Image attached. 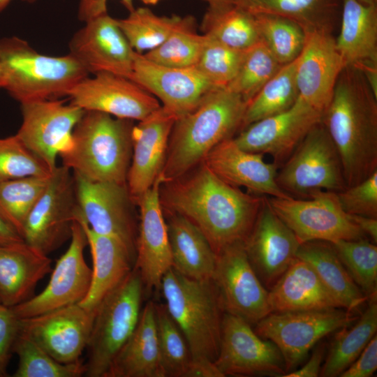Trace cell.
<instances>
[{
	"label": "cell",
	"mask_w": 377,
	"mask_h": 377,
	"mask_svg": "<svg viewBox=\"0 0 377 377\" xmlns=\"http://www.w3.org/2000/svg\"><path fill=\"white\" fill-rule=\"evenodd\" d=\"M268 293L272 312L343 309L313 268L297 257Z\"/></svg>",
	"instance_id": "cell-28"
},
{
	"label": "cell",
	"mask_w": 377,
	"mask_h": 377,
	"mask_svg": "<svg viewBox=\"0 0 377 377\" xmlns=\"http://www.w3.org/2000/svg\"><path fill=\"white\" fill-rule=\"evenodd\" d=\"M146 5H156L162 0H140Z\"/></svg>",
	"instance_id": "cell-60"
},
{
	"label": "cell",
	"mask_w": 377,
	"mask_h": 377,
	"mask_svg": "<svg viewBox=\"0 0 377 377\" xmlns=\"http://www.w3.org/2000/svg\"><path fill=\"white\" fill-rule=\"evenodd\" d=\"M0 63L4 89L20 104L68 96L79 81L89 75L69 53L46 55L17 36L0 39Z\"/></svg>",
	"instance_id": "cell-5"
},
{
	"label": "cell",
	"mask_w": 377,
	"mask_h": 377,
	"mask_svg": "<svg viewBox=\"0 0 377 377\" xmlns=\"http://www.w3.org/2000/svg\"><path fill=\"white\" fill-rule=\"evenodd\" d=\"M22 121L15 134L52 171L56 158L70 138L84 110L65 100L47 99L21 103Z\"/></svg>",
	"instance_id": "cell-19"
},
{
	"label": "cell",
	"mask_w": 377,
	"mask_h": 377,
	"mask_svg": "<svg viewBox=\"0 0 377 377\" xmlns=\"http://www.w3.org/2000/svg\"><path fill=\"white\" fill-rule=\"evenodd\" d=\"M247 103L226 87L209 93L172 127L161 176L164 182L185 175L221 142L241 130Z\"/></svg>",
	"instance_id": "cell-3"
},
{
	"label": "cell",
	"mask_w": 377,
	"mask_h": 377,
	"mask_svg": "<svg viewBox=\"0 0 377 377\" xmlns=\"http://www.w3.org/2000/svg\"><path fill=\"white\" fill-rule=\"evenodd\" d=\"M282 66L261 40L244 51L238 71L226 87L248 103Z\"/></svg>",
	"instance_id": "cell-41"
},
{
	"label": "cell",
	"mask_w": 377,
	"mask_h": 377,
	"mask_svg": "<svg viewBox=\"0 0 377 377\" xmlns=\"http://www.w3.org/2000/svg\"><path fill=\"white\" fill-rule=\"evenodd\" d=\"M320 122L337 149L347 187L377 170V97L359 69H343Z\"/></svg>",
	"instance_id": "cell-2"
},
{
	"label": "cell",
	"mask_w": 377,
	"mask_h": 377,
	"mask_svg": "<svg viewBox=\"0 0 377 377\" xmlns=\"http://www.w3.org/2000/svg\"><path fill=\"white\" fill-rule=\"evenodd\" d=\"M325 354V345L318 346L307 362L300 369L293 370L282 377H316L320 375Z\"/></svg>",
	"instance_id": "cell-52"
},
{
	"label": "cell",
	"mask_w": 377,
	"mask_h": 377,
	"mask_svg": "<svg viewBox=\"0 0 377 377\" xmlns=\"http://www.w3.org/2000/svg\"><path fill=\"white\" fill-rule=\"evenodd\" d=\"M133 120L84 110L59 152L62 165L90 181L127 184Z\"/></svg>",
	"instance_id": "cell-4"
},
{
	"label": "cell",
	"mask_w": 377,
	"mask_h": 377,
	"mask_svg": "<svg viewBox=\"0 0 377 377\" xmlns=\"http://www.w3.org/2000/svg\"><path fill=\"white\" fill-rule=\"evenodd\" d=\"M359 2L365 5H375L377 4V0H357Z\"/></svg>",
	"instance_id": "cell-59"
},
{
	"label": "cell",
	"mask_w": 377,
	"mask_h": 377,
	"mask_svg": "<svg viewBox=\"0 0 377 377\" xmlns=\"http://www.w3.org/2000/svg\"><path fill=\"white\" fill-rule=\"evenodd\" d=\"M50 177L31 176L0 182V216L21 236L27 217L44 191Z\"/></svg>",
	"instance_id": "cell-43"
},
{
	"label": "cell",
	"mask_w": 377,
	"mask_h": 377,
	"mask_svg": "<svg viewBox=\"0 0 377 377\" xmlns=\"http://www.w3.org/2000/svg\"><path fill=\"white\" fill-rule=\"evenodd\" d=\"M105 377H164L161 364L155 304L141 311L133 333L120 349Z\"/></svg>",
	"instance_id": "cell-31"
},
{
	"label": "cell",
	"mask_w": 377,
	"mask_h": 377,
	"mask_svg": "<svg viewBox=\"0 0 377 377\" xmlns=\"http://www.w3.org/2000/svg\"><path fill=\"white\" fill-rule=\"evenodd\" d=\"M81 218L95 232L114 237L135 262L138 226L127 184L90 181L73 173Z\"/></svg>",
	"instance_id": "cell-12"
},
{
	"label": "cell",
	"mask_w": 377,
	"mask_h": 377,
	"mask_svg": "<svg viewBox=\"0 0 377 377\" xmlns=\"http://www.w3.org/2000/svg\"><path fill=\"white\" fill-rule=\"evenodd\" d=\"M321 116V112L298 97L288 110L251 124L233 140L246 151L269 155L279 168L308 132L320 122Z\"/></svg>",
	"instance_id": "cell-16"
},
{
	"label": "cell",
	"mask_w": 377,
	"mask_h": 377,
	"mask_svg": "<svg viewBox=\"0 0 377 377\" xmlns=\"http://www.w3.org/2000/svg\"><path fill=\"white\" fill-rule=\"evenodd\" d=\"M12 0H0V13H1Z\"/></svg>",
	"instance_id": "cell-58"
},
{
	"label": "cell",
	"mask_w": 377,
	"mask_h": 377,
	"mask_svg": "<svg viewBox=\"0 0 377 377\" xmlns=\"http://www.w3.org/2000/svg\"><path fill=\"white\" fill-rule=\"evenodd\" d=\"M357 318L341 308L272 312L256 324L254 331L279 348L286 374L299 366L323 337L351 325Z\"/></svg>",
	"instance_id": "cell-9"
},
{
	"label": "cell",
	"mask_w": 377,
	"mask_h": 377,
	"mask_svg": "<svg viewBox=\"0 0 377 377\" xmlns=\"http://www.w3.org/2000/svg\"><path fill=\"white\" fill-rule=\"evenodd\" d=\"M160 289L168 313L187 341L192 360L214 362L225 312L212 279H190L171 267L163 274Z\"/></svg>",
	"instance_id": "cell-6"
},
{
	"label": "cell",
	"mask_w": 377,
	"mask_h": 377,
	"mask_svg": "<svg viewBox=\"0 0 377 377\" xmlns=\"http://www.w3.org/2000/svg\"><path fill=\"white\" fill-rule=\"evenodd\" d=\"M68 97L84 110L138 121L161 107L156 98L131 79L109 73L87 76L71 89Z\"/></svg>",
	"instance_id": "cell-18"
},
{
	"label": "cell",
	"mask_w": 377,
	"mask_h": 377,
	"mask_svg": "<svg viewBox=\"0 0 377 377\" xmlns=\"http://www.w3.org/2000/svg\"><path fill=\"white\" fill-rule=\"evenodd\" d=\"M350 219L357 225L363 234L369 236L375 244L377 242V218L350 215Z\"/></svg>",
	"instance_id": "cell-54"
},
{
	"label": "cell",
	"mask_w": 377,
	"mask_h": 377,
	"mask_svg": "<svg viewBox=\"0 0 377 377\" xmlns=\"http://www.w3.org/2000/svg\"><path fill=\"white\" fill-rule=\"evenodd\" d=\"M343 0H235L252 15L267 13L297 24L305 33H332L341 17Z\"/></svg>",
	"instance_id": "cell-33"
},
{
	"label": "cell",
	"mask_w": 377,
	"mask_h": 377,
	"mask_svg": "<svg viewBox=\"0 0 377 377\" xmlns=\"http://www.w3.org/2000/svg\"><path fill=\"white\" fill-rule=\"evenodd\" d=\"M214 362L207 360H191L184 377H223Z\"/></svg>",
	"instance_id": "cell-53"
},
{
	"label": "cell",
	"mask_w": 377,
	"mask_h": 377,
	"mask_svg": "<svg viewBox=\"0 0 377 377\" xmlns=\"http://www.w3.org/2000/svg\"><path fill=\"white\" fill-rule=\"evenodd\" d=\"M244 246L256 274L269 290L297 257L300 244L266 196Z\"/></svg>",
	"instance_id": "cell-22"
},
{
	"label": "cell",
	"mask_w": 377,
	"mask_h": 377,
	"mask_svg": "<svg viewBox=\"0 0 377 377\" xmlns=\"http://www.w3.org/2000/svg\"><path fill=\"white\" fill-rule=\"evenodd\" d=\"M145 292L139 271L133 269L98 306L87 346V377H105L135 330Z\"/></svg>",
	"instance_id": "cell-7"
},
{
	"label": "cell",
	"mask_w": 377,
	"mask_h": 377,
	"mask_svg": "<svg viewBox=\"0 0 377 377\" xmlns=\"http://www.w3.org/2000/svg\"><path fill=\"white\" fill-rule=\"evenodd\" d=\"M80 213L73 172L57 166L25 221L22 237L28 244L49 255L71 239Z\"/></svg>",
	"instance_id": "cell-10"
},
{
	"label": "cell",
	"mask_w": 377,
	"mask_h": 377,
	"mask_svg": "<svg viewBox=\"0 0 377 377\" xmlns=\"http://www.w3.org/2000/svg\"><path fill=\"white\" fill-rule=\"evenodd\" d=\"M6 83L5 74L3 67L0 63V89H4Z\"/></svg>",
	"instance_id": "cell-57"
},
{
	"label": "cell",
	"mask_w": 377,
	"mask_h": 377,
	"mask_svg": "<svg viewBox=\"0 0 377 377\" xmlns=\"http://www.w3.org/2000/svg\"><path fill=\"white\" fill-rule=\"evenodd\" d=\"M162 103V107L177 118L196 108L216 88L194 66H163L135 51L130 78Z\"/></svg>",
	"instance_id": "cell-21"
},
{
	"label": "cell",
	"mask_w": 377,
	"mask_h": 377,
	"mask_svg": "<svg viewBox=\"0 0 377 377\" xmlns=\"http://www.w3.org/2000/svg\"><path fill=\"white\" fill-rule=\"evenodd\" d=\"M195 67L213 85L226 87L235 77L244 51L234 50L205 35Z\"/></svg>",
	"instance_id": "cell-46"
},
{
	"label": "cell",
	"mask_w": 377,
	"mask_h": 377,
	"mask_svg": "<svg viewBox=\"0 0 377 377\" xmlns=\"http://www.w3.org/2000/svg\"><path fill=\"white\" fill-rule=\"evenodd\" d=\"M161 175L137 200L140 223L134 268L141 276L145 290H159L162 277L172 267L168 228L160 200Z\"/></svg>",
	"instance_id": "cell-23"
},
{
	"label": "cell",
	"mask_w": 377,
	"mask_h": 377,
	"mask_svg": "<svg viewBox=\"0 0 377 377\" xmlns=\"http://www.w3.org/2000/svg\"><path fill=\"white\" fill-rule=\"evenodd\" d=\"M377 369V336L370 340L356 360L339 376L370 377Z\"/></svg>",
	"instance_id": "cell-50"
},
{
	"label": "cell",
	"mask_w": 377,
	"mask_h": 377,
	"mask_svg": "<svg viewBox=\"0 0 377 377\" xmlns=\"http://www.w3.org/2000/svg\"><path fill=\"white\" fill-rule=\"evenodd\" d=\"M13 353L18 357L14 377H80L84 376L85 364L81 360L62 363L26 334L20 332L16 337Z\"/></svg>",
	"instance_id": "cell-39"
},
{
	"label": "cell",
	"mask_w": 377,
	"mask_h": 377,
	"mask_svg": "<svg viewBox=\"0 0 377 377\" xmlns=\"http://www.w3.org/2000/svg\"><path fill=\"white\" fill-rule=\"evenodd\" d=\"M23 241L19 232L0 216V246Z\"/></svg>",
	"instance_id": "cell-55"
},
{
	"label": "cell",
	"mask_w": 377,
	"mask_h": 377,
	"mask_svg": "<svg viewBox=\"0 0 377 377\" xmlns=\"http://www.w3.org/2000/svg\"><path fill=\"white\" fill-rule=\"evenodd\" d=\"M267 198L274 212L293 232L300 245L311 241L332 243L366 238L343 210L335 192L320 191L305 199Z\"/></svg>",
	"instance_id": "cell-11"
},
{
	"label": "cell",
	"mask_w": 377,
	"mask_h": 377,
	"mask_svg": "<svg viewBox=\"0 0 377 377\" xmlns=\"http://www.w3.org/2000/svg\"><path fill=\"white\" fill-rule=\"evenodd\" d=\"M68 43V53L90 74L109 73L130 78L135 51L117 19L108 13L85 22Z\"/></svg>",
	"instance_id": "cell-17"
},
{
	"label": "cell",
	"mask_w": 377,
	"mask_h": 377,
	"mask_svg": "<svg viewBox=\"0 0 377 377\" xmlns=\"http://www.w3.org/2000/svg\"><path fill=\"white\" fill-rule=\"evenodd\" d=\"M340 32L335 39L345 67L377 66V4L343 0Z\"/></svg>",
	"instance_id": "cell-30"
},
{
	"label": "cell",
	"mask_w": 377,
	"mask_h": 377,
	"mask_svg": "<svg viewBox=\"0 0 377 377\" xmlns=\"http://www.w3.org/2000/svg\"><path fill=\"white\" fill-rule=\"evenodd\" d=\"M70 239V245L57 260L46 287L38 295L11 308L18 318H31L79 304L87 295L92 269L84 256L88 246L87 237L77 219L73 223Z\"/></svg>",
	"instance_id": "cell-13"
},
{
	"label": "cell",
	"mask_w": 377,
	"mask_h": 377,
	"mask_svg": "<svg viewBox=\"0 0 377 377\" xmlns=\"http://www.w3.org/2000/svg\"><path fill=\"white\" fill-rule=\"evenodd\" d=\"M214 364L226 376L286 374L276 345L259 337L244 320L224 313L219 353Z\"/></svg>",
	"instance_id": "cell-15"
},
{
	"label": "cell",
	"mask_w": 377,
	"mask_h": 377,
	"mask_svg": "<svg viewBox=\"0 0 377 377\" xmlns=\"http://www.w3.org/2000/svg\"><path fill=\"white\" fill-rule=\"evenodd\" d=\"M296 59L284 64L247 103L241 130L262 119L288 110L299 92L295 75Z\"/></svg>",
	"instance_id": "cell-37"
},
{
	"label": "cell",
	"mask_w": 377,
	"mask_h": 377,
	"mask_svg": "<svg viewBox=\"0 0 377 377\" xmlns=\"http://www.w3.org/2000/svg\"><path fill=\"white\" fill-rule=\"evenodd\" d=\"M51 265L48 255L24 241L0 246V303L12 308L31 298Z\"/></svg>",
	"instance_id": "cell-27"
},
{
	"label": "cell",
	"mask_w": 377,
	"mask_h": 377,
	"mask_svg": "<svg viewBox=\"0 0 377 377\" xmlns=\"http://www.w3.org/2000/svg\"><path fill=\"white\" fill-rule=\"evenodd\" d=\"M265 197L228 184L203 161L182 177L163 182L160 188L162 207L195 224L216 254L245 242Z\"/></svg>",
	"instance_id": "cell-1"
},
{
	"label": "cell",
	"mask_w": 377,
	"mask_h": 377,
	"mask_svg": "<svg viewBox=\"0 0 377 377\" xmlns=\"http://www.w3.org/2000/svg\"><path fill=\"white\" fill-rule=\"evenodd\" d=\"M168 214L166 224L172 267L190 279H212L216 253L206 236L184 216L176 213Z\"/></svg>",
	"instance_id": "cell-32"
},
{
	"label": "cell",
	"mask_w": 377,
	"mask_h": 377,
	"mask_svg": "<svg viewBox=\"0 0 377 377\" xmlns=\"http://www.w3.org/2000/svg\"><path fill=\"white\" fill-rule=\"evenodd\" d=\"M297 257L313 268L343 309L352 312L367 301L330 242L311 241L302 244Z\"/></svg>",
	"instance_id": "cell-34"
},
{
	"label": "cell",
	"mask_w": 377,
	"mask_h": 377,
	"mask_svg": "<svg viewBox=\"0 0 377 377\" xmlns=\"http://www.w3.org/2000/svg\"><path fill=\"white\" fill-rule=\"evenodd\" d=\"M337 195L348 214L377 218V170L361 182L337 193Z\"/></svg>",
	"instance_id": "cell-48"
},
{
	"label": "cell",
	"mask_w": 377,
	"mask_h": 377,
	"mask_svg": "<svg viewBox=\"0 0 377 377\" xmlns=\"http://www.w3.org/2000/svg\"><path fill=\"white\" fill-rule=\"evenodd\" d=\"M209 8H222L234 5L235 0H203Z\"/></svg>",
	"instance_id": "cell-56"
},
{
	"label": "cell",
	"mask_w": 377,
	"mask_h": 377,
	"mask_svg": "<svg viewBox=\"0 0 377 377\" xmlns=\"http://www.w3.org/2000/svg\"><path fill=\"white\" fill-rule=\"evenodd\" d=\"M344 68L332 34L305 33L303 47L296 58L299 97L323 113L332 99L337 81Z\"/></svg>",
	"instance_id": "cell-24"
},
{
	"label": "cell",
	"mask_w": 377,
	"mask_h": 377,
	"mask_svg": "<svg viewBox=\"0 0 377 377\" xmlns=\"http://www.w3.org/2000/svg\"><path fill=\"white\" fill-rule=\"evenodd\" d=\"M20 331V318L0 303V377H6L13 345Z\"/></svg>",
	"instance_id": "cell-49"
},
{
	"label": "cell",
	"mask_w": 377,
	"mask_h": 377,
	"mask_svg": "<svg viewBox=\"0 0 377 377\" xmlns=\"http://www.w3.org/2000/svg\"><path fill=\"white\" fill-rule=\"evenodd\" d=\"M201 28L203 34L239 51H245L261 40L254 15L235 4L208 8Z\"/></svg>",
	"instance_id": "cell-36"
},
{
	"label": "cell",
	"mask_w": 377,
	"mask_h": 377,
	"mask_svg": "<svg viewBox=\"0 0 377 377\" xmlns=\"http://www.w3.org/2000/svg\"><path fill=\"white\" fill-rule=\"evenodd\" d=\"M181 16H160L146 7L134 8L118 24L134 51L142 54L160 45Z\"/></svg>",
	"instance_id": "cell-40"
},
{
	"label": "cell",
	"mask_w": 377,
	"mask_h": 377,
	"mask_svg": "<svg viewBox=\"0 0 377 377\" xmlns=\"http://www.w3.org/2000/svg\"><path fill=\"white\" fill-rule=\"evenodd\" d=\"M47 165L16 135L0 138V182L25 177H49Z\"/></svg>",
	"instance_id": "cell-47"
},
{
	"label": "cell",
	"mask_w": 377,
	"mask_h": 377,
	"mask_svg": "<svg viewBox=\"0 0 377 377\" xmlns=\"http://www.w3.org/2000/svg\"><path fill=\"white\" fill-rule=\"evenodd\" d=\"M212 280L225 313L250 325L272 313L269 293L253 269L244 243L228 246L216 254Z\"/></svg>",
	"instance_id": "cell-14"
},
{
	"label": "cell",
	"mask_w": 377,
	"mask_h": 377,
	"mask_svg": "<svg viewBox=\"0 0 377 377\" xmlns=\"http://www.w3.org/2000/svg\"><path fill=\"white\" fill-rule=\"evenodd\" d=\"M22 1H23L24 2H27V3H32L35 2V1H36L37 0H22Z\"/></svg>",
	"instance_id": "cell-61"
},
{
	"label": "cell",
	"mask_w": 377,
	"mask_h": 377,
	"mask_svg": "<svg viewBox=\"0 0 377 377\" xmlns=\"http://www.w3.org/2000/svg\"><path fill=\"white\" fill-rule=\"evenodd\" d=\"M177 119L161 105L133 126L132 157L126 183L135 205L163 171L170 133Z\"/></svg>",
	"instance_id": "cell-25"
},
{
	"label": "cell",
	"mask_w": 377,
	"mask_h": 377,
	"mask_svg": "<svg viewBox=\"0 0 377 377\" xmlns=\"http://www.w3.org/2000/svg\"><path fill=\"white\" fill-rule=\"evenodd\" d=\"M367 301L368 306L355 323L338 330L322 365L320 376H339L376 334L377 297Z\"/></svg>",
	"instance_id": "cell-35"
},
{
	"label": "cell",
	"mask_w": 377,
	"mask_h": 377,
	"mask_svg": "<svg viewBox=\"0 0 377 377\" xmlns=\"http://www.w3.org/2000/svg\"><path fill=\"white\" fill-rule=\"evenodd\" d=\"M96 312L80 304L38 316L20 318V332L26 334L56 360L78 362L87 348Z\"/></svg>",
	"instance_id": "cell-20"
},
{
	"label": "cell",
	"mask_w": 377,
	"mask_h": 377,
	"mask_svg": "<svg viewBox=\"0 0 377 377\" xmlns=\"http://www.w3.org/2000/svg\"><path fill=\"white\" fill-rule=\"evenodd\" d=\"M128 12L134 9L133 0H119ZM108 0H79L77 8L78 20L85 22L95 17L108 13Z\"/></svg>",
	"instance_id": "cell-51"
},
{
	"label": "cell",
	"mask_w": 377,
	"mask_h": 377,
	"mask_svg": "<svg viewBox=\"0 0 377 377\" xmlns=\"http://www.w3.org/2000/svg\"><path fill=\"white\" fill-rule=\"evenodd\" d=\"M205 36L196 31L191 15L180 19L168 37L156 48L143 53L149 60L175 68L194 66L200 54Z\"/></svg>",
	"instance_id": "cell-38"
},
{
	"label": "cell",
	"mask_w": 377,
	"mask_h": 377,
	"mask_svg": "<svg viewBox=\"0 0 377 377\" xmlns=\"http://www.w3.org/2000/svg\"><path fill=\"white\" fill-rule=\"evenodd\" d=\"M367 300L377 297V246L366 238L330 243Z\"/></svg>",
	"instance_id": "cell-42"
},
{
	"label": "cell",
	"mask_w": 377,
	"mask_h": 377,
	"mask_svg": "<svg viewBox=\"0 0 377 377\" xmlns=\"http://www.w3.org/2000/svg\"><path fill=\"white\" fill-rule=\"evenodd\" d=\"M155 314L164 377H184L192 360L187 341L165 304H155Z\"/></svg>",
	"instance_id": "cell-44"
},
{
	"label": "cell",
	"mask_w": 377,
	"mask_h": 377,
	"mask_svg": "<svg viewBox=\"0 0 377 377\" xmlns=\"http://www.w3.org/2000/svg\"><path fill=\"white\" fill-rule=\"evenodd\" d=\"M276 179L283 192L302 199L320 191L338 193L347 187L339 153L321 122L308 132L283 163Z\"/></svg>",
	"instance_id": "cell-8"
},
{
	"label": "cell",
	"mask_w": 377,
	"mask_h": 377,
	"mask_svg": "<svg viewBox=\"0 0 377 377\" xmlns=\"http://www.w3.org/2000/svg\"><path fill=\"white\" fill-rule=\"evenodd\" d=\"M261 40L282 65L294 61L305 40V32L295 22L283 17L261 13L253 15Z\"/></svg>",
	"instance_id": "cell-45"
},
{
	"label": "cell",
	"mask_w": 377,
	"mask_h": 377,
	"mask_svg": "<svg viewBox=\"0 0 377 377\" xmlns=\"http://www.w3.org/2000/svg\"><path fill=\"white\" fill-rule=\"evenodd\" d=\"M77 220L85 231L93 261L90 288L79 304L96 312L103 298L133 269L135 261L121 242L95 232L80 217Z\"/></svg>",
	"instance_id": "cell-29"
},
{
	"label": "cell",
	"mask_w": 377,
	"mask_h": 377,
	"mask_svg": "<svg viewBox=\"0 0 377 377\" xmlns=\"http://www.w3.org/2000/svg\"><path fill=\"white\" fill-rule=\"evenodd\" d=\"M203 162L219 178L230 185L244 187L251 194L276 198L290 195L276 183L278 167L267 163L261 154L239 148L233 138L214 147Z\"/></svg>",
	"instance_id": "cell-26"
}]
</instances>
